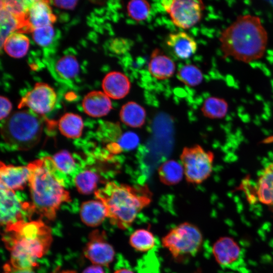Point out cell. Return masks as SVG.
<instances>
[{
    "instance_id": "ba28073f",
    "label": "cell",
    "mask_w": 273,
    "mask_h": 273,
    "mask_svg": "<svg viewBox=\"0 0 273 273\" xmlns=\"http://www.w3.org/2000/svg\"><path fill=\"white\" fill-rule=\"evenodd\" d=\"M161 5L177 27L187 29L200 21L204 5L200 1L166 0Z\"/></svg>"
},
{
    "instance_id": "d6a6232c",
    "label": "cell",
    "mask_w": 273,
    "mask_h": 273,
    "mask_svg": "<svg viewBox=\"0 0 273 273\" xmlns=\"http://www.w3.org/2000/svg\"><path fill=\"white\" fill-rule=\"evenodd\" d=\"M31 32L33 40L41 47L49 46L52 42L55 35L52 25L35 28Z\"/></svg>"
},
{
    "instance_id": "1f68e13d",
    "label": "cell",
    "mask_w": 273,
    "mask_h": 273,
    "mask_svg": "<svg viewBox=\"0 0 273 273\" xmlns=\"http://www.w3.org/2000/svg\"><path fill=\"white\" fill-rule=\"evenodd\" d=\"M150 10V4L144 0H132L127 5L128 16L137 22L146 20L149 16Z\"/></svg>"
},
{
    "instance_id": "4316f807",
    "label": "cell",
    "mask_w": 273,
    "mask_h": 273,
    "mask_svg": "<svg viewBox=\"0 0 273 273\" xmlns=\"http://www.w3.org/2000/svg\"><path fill=\"white\" fill-rule=\"evenodd\" d=\"M99 175L93 169H82L76 175L74 184L81 194L89 195L96 191L100 181Z\"/></svg>"
},
{
    "instance_id": "5bb4252c",
    "label": "cell",
    "mask_w": 273,
    "mask_h": 273,
    "mask_svg": "<svg viewBox=\"0 0 273 273\" xmlns=\"http://www.w3.org/2000/svg\"><path fill=\"white\" fill-rule=\"evenodd\" d=\"M1 188L13 191L22 190L29 180L30 170L28 166H15L0 164Z\"/></svg>"
},
{
    "instance_id": "ffe728a7",
    "label": "cell",
    "mask_w": 273,
    "mask_h": 273,
    "mask_svg": "<svg viewBox=\"0 0 273 273\" xmlns=\"http://www.w3.org/2000/svg\"><path fill=\"white\" fill-rule=\"evenodd\" d=\"M151 75L159 80L171 77L175 71V64L173 60L164 54L159 49L152 53L148 64Z\"/></svg>"
},
{
    "instance_id": "52a82bcc",
    "label": "cell",
    "mask_w": 273,
    "mask_h": 273,
    "mask_svg": "<svg viewBox=\"0 0 273 273\" xmlns=\"http://www.w3.org/2000/svg\"><path fill=\"white\" fill-rule=\"evenodd\" d=\"M180 158L188 183L200 184L211 175L214 159L211 151L205 150L199 145L185 147Z\"/></svg>"
},
{
    "instance_id": "8992f818",
    "label": "cell",
    "mask_w": 273,
    "mask_h": 273,
    "mask_svg": "<svg viewBox=\"0 0 273 273\" xmlns=\"http://www.w3.org/2000/svg\"><path fill=\"white\" fill-rule=\"evenodd\" d=\"M203 242L200 230L193 224L184 222L172 228L162 238V244L175 259L194 256Z\"/></svg>"
},
{
    "instance_id": "ab89813d",
    "label": "cell",
    "mask_w": 273,
    "mask_h": 273,
    "mask_svg": "<svg viewBox=\"0 0 273 273\" xmlns=\"http://www.w3.org/2000/svg\"><path fill=\"white\" fill-rule=\"evenodd\" d=\"M114 273H134L132 270L127 267H122L115 270Z\"/></svg>"
},
{
    "instance_id": "83f0119b",
    "label": "cell",
    "mask_w": 273,
    "mask_h": 273,
    "mask_svg": "<svg viewBox=\"0 0 273 273\" xmlns=\"http://www.w3.org/2000/svg\"><path fill=\"white\" fill-rule=\"evenodd\" d=\"M129 244L135 250L146 252L152 249L155 244L154 236L148 230L141 229L134 231L130 236Z\"/></svg>"
},
{
    "instance_id": "277c9868",
    "label": "cell",
    "mask_w": 273,
    "mask_h": 273,
    "mask_svg": "<svg viewBox=\"0 0 273 273\" xmlns=\"http://www.w3.org/2000/svg\"><path fill=\"white\" fill-rule=\"evenodd\" d=\"M27 166L30 172L28 184L34 212L52 220L61 205L71 201L69 193L42 159L35 160Z\"/></svg>"
},
{
    "instance_id": "30bf717a",
    "label": "cell",
    "mask_w": 273,
    "mask_h": 273,
    "mask_svg": "<svg viewBox=\"0 0 273 273\" xmlns=\"http://www.w3.org/2000/svg\"><path fill=\"white\" fill-rule=\"evenodd\" d=\"M49 170L59 182L65 186L74 184V180L77 174L82 169L75 160L72 154L67 150H62L53 157H46L42 159Z\"/></svg>"
},
{
    "instance_id": "9a60e30c",
    "label": "cell",
    "mask_w": 273,
    "mask_h": 273,
    "mask_svg": "<svg viewBox=\"0 0 273 273\" xmlns=\"http://www.w3.org/2000/svg\"><path fill=\"white\" fill-rule=\"evenodd\" d=\"M103 92L115 100L124 98L129 92L131 83L126 75L118 71L108 73L102 83Z\"/></svg>"
},
{
    "instance_id": "6da1fadb",
    "label": "cell",
    "mask_w": 273,
    "mask_h": 273,
    "mask_svg": "<svg viewBox=\"0 0 273 273\" xmlns=\"http://www.w3.org/2000/svg\"><path fill=\"white\" fill-rule=\"evenodd\" d=\"M219 40L223 58L249 63L264 55L268 34L259 17L242 15L222 31Z\"/></svg>"
},
{
    "instance_id": "e0dca14e",
    "label": "cell",
    "mask_w": 273,
    "mask_h": 273,
    "mask_svg": "<svg viewBox=\"0 0 273 273\" xmlns=\"http://www.w3.org/2000/svg\"><path fill=\"white\" fill-rule=\"evenodd\" d=\"M166 43L174 55L181 59L191 57L197 49L195 39L184 31L169 34L166 38Z\"/></svg>"
},
{
    "instance_id": "603a6c76",
    "label": "cell",
    "mask_w": 273,
    "mask_h": 273,
    "mask_svg": "<svg viewBox=\"0 0 273 273\" xmlns=\"http://www.w3.org/2000/svg\"><path fill=\"white\" fill-rule=\"evenodd\" d=\"M29 46L28 38L19 32H14L10 34L2 46L8 55L16 58L24 56L28 50Z\"/></svg>"
},
{
    "instance_id": "d590c367",
    "label": "cell",
    "mask_w": 273,
    "mask_h": 273,
    "mask_svg": "<svg viewBox=\"0 0 273 273\" xmlns=\"http://www.w3.org/2000/svg\"><path fill=\"white\" fill-rule=\"evenodd\" d=\"M114 50L117 53L121 54L126 52L129 49V41L122 38L117 39L113 43Z\"/></svg>"
},
{
    "instance_id": "8fae6325",
    "label": "cell",
    "mask_w": 273,
    "mask_h": 273,
    "mask_svg": "<svg viewBox=\"0 0 273 273\" xmlns=\"http://www.w3.org/2000/svg\"><path fill=\"white\" fill-rule=\"evenodd\" d=\"M57 101V95L48 84L37 82L21 99L18 108L28 107L34 113L42 115L51 111Z\"/></svg>"
},
{
    "instance_id": "9c48e42d",
    "label": "cell",
    "mask_w": 273,
    "mask_h": 273,
    "mask_svg": "<svg viewBox=\"0 0 273 273\" xmlns=\"http://www.w3.org/2000/svg\"><path fill=\"white\" fill-rule=\"evenodd\" d=\"M1 224L5 228L22 221L34 212L31 204L23 202L15 191L1 188Z\"/></svg>"
},
{
    "instance_id": "3957f363",
    "label": "cell",
    "mask_w": 273,
    "mask_h": 273,
    "mask_svg": "<svg viewBox=\"0 0 273 273\" xmlns=\"http://www.w3.org/2000/svg\"><path fill=\"white\" fill-rule=\"evenodd\" d=\"M94 193L105 205L110 222L122 230L128 228L137 214L151 201V194L146 188H138L114 181L107 183Z\"/></svg>"
},
{
    "instance_id": "e575fe53",
    "label": "cell",
    "mask_w": 273,
    "mask_h": 273,
    "mask_svg": "<svg viewBox=\"0 0 273 273\" xmlns=\"http://www.w3.org/2000/svg\"><path fill=\"white\" fill-rule=\"evenodd\" d=\"M0 103H1V120L5 119L8 117L9 113H10L12 105L11 102L6 97L1 96L0 97Z\"/></svg>"
},
{
    "instance_id": "d6986e66",
    "label": "cell",
    "mask_w": 273,
    "mask_h": 273,
    "mask_svg": "<svg viewBox=\"0 0 273 273\" xmlns=\"http://www.w3.org/2000/svg\"><path fill=\"white\" fill-rule=\"evenodd\" d=\"M256 200L273 209V162L261 171L255 188Z\"/></svg>"
},
{
    "instance_id": "7a4b0ae2",
    "label": "cell",
    "mask_w": 273,
    "mask_h": 273,
    "mask_svg": "<svg viewBox=\"0 0 273 273\" xmlns=\"http://www.w3.org/2000/svg\"><path fill=\"white\" fill-rule=\"evenodd\" d=\"M3 240L11 253V266L30 269L48 251L51 231L41 220L22 221L5 228Z\"/></svg>"
},
{
    "instance_id": "7c38bea8",
    "label": "cell",
    "mask_w": 273,
    "mask_h": 273,
    "mask_svg": "<svg viewBox=\"0 0 273 273\" xmlns=\"http://www.w3.org/2000/svg\"><path fill=\"white\" fill-rule=\"evenodd\" d=\"M85 256L94 264L108 266L113 260L115 251L107 241L104 232L96 230L89 236L84 249Z\"/></svg>"
},
{
    "instance_id": "44dd1931",
    "label": "cell",
    "mask_w": 273,
    "mask_h": 273,
    "mask_svg": "<svg viewBox=\"0 0 273 273\" xmlns=\"http://www.w3.org/2000/svg\"><path fill=\"white\" fill-rule=\"evenodd\" d=\"M80 215L82 221L86 225L95 227L101 224L107 217V212L101 201L89 200L81 204Z\"/></svg>"
},
{
    "instance_id": "4dcf8cb0",
    "label": "cell",
    "mask_w": 273,
    "mask_h": 273,
    "mask_svg": "<svg viewBox=\"0 0 273 273\" xmlns=\"http://www.w3.org/2000/svg\"><path fill=\"white\" fill-rule=\"evenodd\" d=\"M20 23L18 19L1 7V45L2 47L7 37L16 29L19 30Z\"/></svg>"
},
{
    "instance_id": "7402d4cb",
    "label": "cell",
    "mask_w": 273,
    "mask_h": 273,
    "mask_svg": "<svg viewBox=\"0 0 273 273\" xmlns=\"http://www.w3.org/2000/svg\"><path fill=\"white\" fill-rule=\"evenodd\" d=\"M119 116L121 121L126 125L137 128L141 127L144 124L146 112L140 104L130 101L122 106Z\"/></svg>"
},
{
    "instance_id": "cb8c5ba5",
    "label": "cell",
    "mask_w": 273,
    "mask_h": 273,
    "mask_svg": "<svg viewBox=\"0 0 273 273\" xmlns=\"http://www.w3.org/2000/svg\"><path fill=\"white\" fill-rule=\"evenodd\" d=\"M58 126L61 133L66 138L77 139L81 135L83 122L79 115L67 113L60 119Z\"/></svg>"
},
{
    "instance_id": "f35d334b",
    "label": "cell",
    "mask_w": 273,
    "mask_h": 273,
    "mask_svg": "<svg viewBox=\"0 0 273 273\" xmlns=\"http://www.w3.org/2000/svg\"><path fill=\"white\" fill-rule=\"evenodd\" d=\"M82 273H105L102 266L94 264L86 267Z\"/></svg>"
},
{
    "instance_id": "5b68a950",
    "label": "cell",
    "mask_w": 273,
    "mask_h": 273,
    "mask_svg": "<svg viewBox=\"0 0 273 273\" xmlns=\"http://www.w3.org/2000/svg\"><path fill=\"white\" fill-rule=\"evenodd\" d=\"M42 128V121L38 114L21 110L2 121L1 133L5 144L11 149L25 151L39 143Z\"/></svg>"
},
{
    "instance_id": "d4e9b609",
    "label": "cell",
    "mask_w": 273,
    "mask_h": 273,
    "mask_svg": "<svg viewBox=\"0 0 273 273\" xmlns=\"http://www.w3.org/2000/svg\"><path fill=\"white\" fill-rule=\"evenodd\" d=\"M158 172L161 183L168 186L178 183L184 174L182 165L173 160L167 161L162 164L158 168Z\"/></svg>"
},
{
    "instance_id": "484cf974",
    "label": "cell",
    "mask_w": 273,
    "mask_h": 273,
    "mask_svg": "<svg viewBox=\"0 0 273 273\" xmlns=\"http://www.w3.org/2000/svg\"><path fill=\"white\" fill-rule=\"evenodd\" d=\"M201 110L205 117L212 119H220L225 117L227 114L229 104L223 98L210 97L205 100Z\"/></svg>"
},
{
    "instance_id": "f1b7e54d",
    "label": "cell",
    "mask_w": 273,
    "mask_h": 273,
    "mask_svg": "<svg viewBox=\"0 0 273 273\" xmlns=\"http://www.w3.org/2000/svg\"><path fill=\"white\" fill-rule=\"evenodd\" d=\"M55 69L60 77L64 79L69 80L77 76L79 73V66L75 56L67 55L57 61Z\"/></svg>"
},
{
    "instance_id": "ac0fdd59",
    "label": "cell",
    "mask_w": 273,
    "mask_h": 273,
    "mask_svg": "<svg viewBox=\"0 0 273 273\" xmlns=\"http://www.w3.org/2000/svg\"><path fill=\"white\" fill-rule=\"evenodd\" d=\"M82 106L84 112L93 117L105 116L112 108L110 98L104 92L99 90L86 94L83 99Z\"/></svg>"
},
{
    "instance_id": "4fadbf2b",
    "label": "cell",
    "mask_w": 273,
    "mask_h": 273,
    "mask_svg": "<svg viewBox=\"0 0 273 273\" xmlns=\"http://www.w3.org/2000/svg\"><path fill=\"white\" fill-rule=\"evenodd\" d=\"M56 20L48 1H27L26 15V31L52 25Z\"/></svg>"
},
{
    "instance_id": "74e56055",
    "label": "cell",
    "mask_w": 273,
    "mask_h": 273,
    "mask_svg": "<svg viewBox=\"0 0 273 273\" xmlns=\"http://www.w3.org/2000/svg\"><path fill=\"white\" fill-rule=\"evenodd\" d=\"M5 273H35L30 269H18L7 264L5 266Z\"/></svg>"
},
{
    "instance_id": "836d02e7",
    "label": "cell",
    "mask_w": 273,
    "mask_h": 273,
    "mask_svg": "<svg viewBox=\"0 0 273 273\" xmlns=\"http://www.w3.org/2000/svg\"><path fill=\"white\" fill-rule=\"evenodd\" d=\"M139 143L138 135L132 132H127L122 134L117 140V144L121 150L134 149Z\"/></svg>"
},
{
    "instance_id": "f546056e",
    "label": "cell",
    "mask_w": 273,
    "mask_h": 273,
    "mask_svg": "<svg viewBox=\"0 0 273 273\" xmlns=\"http://www.w3.org/2000/svg\"><path fill=\"white\" fill-rule=\"evenodd\" d=\"M176 76L180 81L191 87L199 85L203 79L202 71L193 64H186L181 66L178 70Z\"/></svg>"
},
{
    "instance_id": "8d00e7d4",
    "label": "cell",
    "mask_w": 273,
    "mask_h": 273,
    "mask_svg": "<svg viewBox=\"0 0 273 273\" xmlns=\"http://www.w3.org/2000/svg\"><path fill=\"white\" fill-rule=\"evenodd\" d=\"M54 5L60 8L64 9H73L77 3V1H54Z\"/></svg>"
},
{
    "instance_id": "2e32d148",
    "label": "cell",
    "mask_w": 273,
    "mask_h": 273,
    "mask_svg": "<svg viewBox=\"0 0 273 273\" xmlns=\"http://www.w3.org/2000/svg\"><path fill=\"white\" fill-rule=\"evenodd\" d=\"M241 251L238 244L229 237L220 238L212 247L215 260L222 266H229L237 261L240 257Z\"/></svg>"
}]
</instances>
